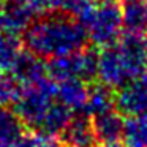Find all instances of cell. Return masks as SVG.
Segmentation results:
<instances>
[{
    "label": "cell",
    "mask_w": 147,
    "mask_h": 147,
    "mask_svg": "<svg viewBox=\"0 0 147 147\" xmlns=\"http://www.w3.org/2000/svg\"><path fill=\"white\" fill-rule=\"evenodd\" d=\"M22 46L41 59L60 57L86 49L89 35L84 26L70 14L49 13L36 18L22 33Z\"/></svg>",
    "instance_id": "obj_1"
},
{
    "label": "cell",
    "mask_w": 147,
    "mask_h": 147,
    "mask_svg": "<svg viewBox=\"0 0 147 147\" xmlns=\"http://www.w3.org/2000/svg\"><path fill=\"white\" fill-rule=\"evenodd\" d=\"M147 70V52L131 40H117L98 54V79L111 89L139 79Z\"/></svg>",
    "instance_id": "obj_2"
},
{
    "label": "cell",
    "mask_w": 147,
    "mask_h": 147,
    "mask_svg": "<svg viewBox=\"0 0 147 147\" xmlns=\"http://www.w3.org/2000/svg\"><path fill=\"white\" fill-rule=\"evenodd\" d=\"M55 98L57 82L51 78H46L35 86L21 87L16 100L13 101V111L27 128L36 131Z\"/></svg>",
    "instance_id": "obj_3"
},
{
    "label": "cell",
    "mask_w": 147,
    "mask_h": 147,
    "mask_svg": "<svg viewBox=\"0 0 147 147\" xmlns=\"http://www.w3.org/2000/svg\"><path fill=\"white\" fill-rule=\"evenodd\" d=\"M74 19H78L84 26L90 41L103 48L117 41L123 27L122 10L117 3L103 7L87 3Z\"/></svg>",
    "instance_id": "obj_4"
},
{
    "label": "cell",
    "mask_w": 147,
    "mask_h": 147,
    "mask_svg": "<svg viewBox=\"0 0 147 147\" xmlns=\"http://www.w3.org/2000/svg\"><path fill=\"white\" fill-rule=\"evenodd\" d=\"M48 76L55 82L67 79L92 82L98 78V54L86 48L82 51L54 57L48 62Z\"/></svg>",
    "instance_id": "obj_5"
},
{
    "label": "cell",
    "mask_w": 147,
    "mask_h": 147,
    "mask_svg": "<svg viewBox=\"0 0 147 147\" xmlns=\"http://www.w3.org/2000/svg\"><path fill=\"white\" fill-rule=\"evenodd\" d=\"M10 74L21 87L35 86L48 76V63L36 54L22 49L10 68Z\"/></svg>",
    "instance_id": "obj_6"
},
{
    "label": "cell",
    "mask_w": 147,
    "mask_h": 147,
    "mask_svg": "<svg viewBox=\"0 0 147 147\" xmlns=\"http://www.w3.org/2000/svg\"><path fill=\"white\" fill-rule=\"evenodd\" d=\"M115 109L128 117L147 114V81L139 78L119 89L115 95Z\"/></svg>",
    "instance_id": "obj_7"
},
{
    "label": "cell",
    "mask_w": 147,
    "mask_h": 147,
    "mask_svg": "<svg viewBox=\"0 0 147 147\" xmlns=\"http://www.w3.org/2000/svg\"><path fill=\"white\" fill-rule=\"evenodd\" d=\"M59 142L62 147H96L98 138L92 117L86 114H74L65 130L59 134Z\"/></svg>",
    "instance_id": "obj_8"
},
{
    "label": "cell",
    "mask_w": 147,
    "mask_h": 147,
    "mask_svg": "<svg viewBox=\"0 0 147 147\" xmlns=\"http://www.w3.org/2000/svg\"><path fill=\"white\" fill-rule=\"evenodd\" d=\"M36 19L26 0H5L2 8V32L22 35Z\"/></svg>",
    "instance_id": "obj_9"
},
{
    "label": "cell",
    "mask_w": 147,
    "mask_h": 147,
    "mask_svg": "<svg viewBox=\"0 0 147 147\" xmlns=\"http://www.w3.org/2000/svg\"><path fill=\"white\" fill-rule=\"evenodd\" d=\"M92 123L95 128L98 142L101 144L119 142L123 138L125 119L117 109H111V111L101 112V114L92 117Z\"/></svg>",
    "instance_id": "obj_10"
},
{
    "label": "cell",
    "mask_w": 147,
    "mask_h": 147,
    "mask_svg": "<svg viewBox=\"0 0 147 147\" xmlns=\"http://www.w3.org/2000/svg\"><path fill=\"white\" fill-rule=\"evenodd\" d=\"M89 86L81 79H67L57 82V100L71 109L74 114H81L86 108Z\"/></svg>",
    "instance_id": "obj_11"
},
{
    "label": "cell",
    "mask_w": 147,
    "mask_h": 147,
    "mask_svg": "<svg viewBox=\"0 0 147 147\" xmlns=\"http://www.w3.org/2000/svg\"><path fill=\"white\" fill-rule=\"evenodd\" d=\"M73 115H74V112L68 106H65L63 103H60L55 98V101L51 105L49 111L46 112L45 119H43L41 125L38 127V130L35 133L43 134V136H49V138H55V136L59 138V134L70 123Z\"/></svg>",
    "instance_id": "obj_12"
},
{
    "label": "cell",
    "mask_w": 147,
    "mask_h": 147,
    "mask_svg": "<svg viewBox=\"0 0 147 147\" xmlns=\"http://www.w3.org/2000/svg\"><path fill=\"white\" fill-rule=\"evenodd\" d=\"M114 89L108 87L103 82H95L89 86V93H87L86 108L81 114H86L89 117L101 114V112L115 109V95L112 92Z\"/></svg>",
    "instance_id": "obj_13"
},
{
    "label": "cell",
    "mask_w": 147,
    "mask_h": 147,
    "mask_svg": "<svg viewBox=\"0 0 147 147\" xmlns=\"http://www.w3.org/2000/svg\"><path fill=\"white\" fill-rule=\"evenodd\" d=\"M120 10L128 33H147V0H122Z\"/></svg>",
    "instance_id": "obj_14"
},
{
    "label": "cell",
    "mask_w": 147,
    "mask_h": 147,
    "mask_svg": "<svg viewBox=\"0 0 147 147\" xmlns=\"http://www.w3.org/2000/svg\"><path fill=\"white\" fill-rule=\"evenodd\" d=\"M26 125L14 114L13 109L0 108V144H14L19 142L24 136Z\"/></svg>",
    "instance_id": "obj_15"
},
{
    "label": "cell",
    "mask_w": 147,
    "mask_h": 147,
    "mask_svg": "<svg viewBox=\"0 0 147 147\" xmlns=\"http://www.w3.org/2000/svg\"><path fill=\"white\" fill-rule=\"evenodd\" d=\"M125 147H147V114L128 117L123 130Z\"/></svg>",
    "instance_id": "obj_16"
},
{
    "label": "cell",
    "mask_w": 147,
    "mask_h": 147,
    "mask_svg": "<svg viewBox=\"0 0 147 147\" xmlns=\"http://www.w3.org/2000/svg\"><path fill=\"white\" fill-rule=\"evenodd\" d=\"M22 41L18 36L0 32V71H10L13 62L22 49Z\"/></svg>",
    "instance_id": "obj_17"
},
{
    "label": "cell",
    "mask_w": 147,
    "mask_h": 147,
    "mask_svg": "<svg viewBox=\"0 0 147 147\" xmlns=\"http://www.w3.org/2000/svg\"><path fill=\"white\" fill-rule=\"evenodd\" d=\"M21 86L11 78V74L0 73V108H7L8 105H13L19 93Z\"/></svg>",
    "instance_id": "obj_18"
},
{
    "label": "cell",
    "mask_w": 147,
    "mask_h": 147,
    "mask_svg": "<svg viewBox=\"0 0 147 147\" xmlns=\"http://www.w3.org/2000/svg\"><path fill=\"white\" fill-rule=\"evenodd\" d=\"M51 3H52V10H55L57 13L74 16L78 13V10L86 3V0H51Z\"/></svg>",
    "instance_id": "obj_19"
},
{
    "label": "cell",
    "mask_w": 147,
    "mask_h": 147,
    "mask_svg": "<svg viewBox=\"0 0 147 147\" xmlns=\"http://www.w3.org/2000/svg\"><path fill=\"white\" fill-rule=\"evenodd\" d=\"M26 3L30 7V10L33 11V14L36 18L46 16L52 11L51 0H26Z\"/></svg>",
    "instance_id": "obj_20"
},
{
    "label": "cell",
    "mask_w": 147,
    "mask_h": 147,
    "mask_svg": "<svg viewBox=\"0 0 147 147\" xmlns=\"http://www.w3.org/2000/svg\"><path fill=\"white\" fill-rule=\"evenodd\" d=\"M92 5L95 7H103V5H115L119 3V0H89Z\"/></svg>",
    "instance_id": "obj_21"
},
{
    "label": "cell",
    "mask_w": 147,
    "mask_h": 147,
    "mask_svg": "<svg viewBox=\"0 0 147 147\" xmlns=\"http://www.w3.org/2000/svg\"><path fill=\"white\" fill-rule=\"evenodd\" d=\"M24 139V138H22ZM22 139L19 141V142H14V144H0V147H24L22 146Z\"/></svg>",
    "instance_id": "obj_22"
},
{
    "label": "cell",
    "mask_w": 147,
    "mask_h": 147,
    "mask_svg": "<svg viewBox=\"0 0 147 147\" xmlns=\"http://www.w3.org/2000/svg\"><path fill=\"white\" fill-rule=\"evenodd\" d=\"M96 147H125V146L119 142H112V144H101V146H96Z\"/></svg>",
    "instance_id": "obj_23"
},
{
    "label": "cell",
    "mask_w": 147,
    "mask_h": 147,
    "mask_svg": "<svg viewBox=\"0 0 147 147\" xmlns=\"http://www.w3.org/2000/svg\"><path fill=\"white\" fill-rule=\"evenodd\" d=\"M142 78H144V79L147 81V70H146V73H144V76H142Z\"/></svg>",
    "instance_id": "obj_24"
}]
</instances>
